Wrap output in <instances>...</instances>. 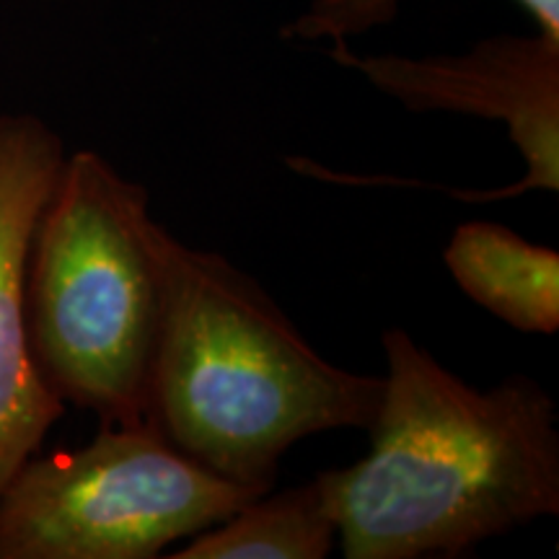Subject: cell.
<instances>
[{
  "label": "cell",
  "mask_w": 559,
  "mask_h": 559,
  "mask_svg": "<svg viewBox=\"0 0 559 559\" xmlns=\"http://www.w3.org/2000/svg\"><path fill=\"white\" fill-rule=\"evenodd\" d=\"M386 376L368 456L317 474L347 559L464 557L559 513L557 402L531 376L479 389L409 332L381 337Z\"/></svg>",
  "instance_id": "1"
},
{
  "label": "cell",
  "mask_w": 559,
  "mask_h": 559,
  "mask_svg": "<svg viewBox=\"0 0 559 559\" xmlns=\"http://www.w3.org/2000/svg\"><path fill=\"white\" fill-rule=\"evenodd\" d=\"M160 324L145 419L181 453L262 495L298 440L368 430L383 376L326 360L267 290L160 223Z\"/></svg>",
  "instance_id": "2"
},
{
  "label": "cell",
  "mask_w": 559,
  "mask_h": 559,
  "mask_svg": "<svg viewBox=\"0 0 559 559\" xmlns=\"http://www.w3.org/2000/svg\"><path fill=\"white\" fill-rule=\"evenodd\" d=\"M151 192L99 151L66 153L26 260L32 358L58 400L99 425L145 423L160 324Z\"/></svg>",
  "instance_id": "3"
},
{
  "label": "cell",
  "mask_w": 559,
  "mask_h": 559,
  "mask_svg": "<svg viewBox=\"0 0 559 559\" xmlns=\"http://www.w3.org/2000/svg\"><path fill=\"white\" fill-rule=\"evenodd\" d=\"M257 492L223 479L153 425H102L86 445L34 456L0 492V559H153Z\"/></svg>",
  "instance_id": "4"
},
{
  "label": "cell",
  "mask_w": 559,
  "mask_h": 559,
  "mask_svg": "<svg viewBox=\"0 0 559 559\" xmlns=\"http://www.w3.org/2000/svg\"><path fill=\"white\" fill-rule=\"evenodd\" d=\"M330 58L355 70L383 96L409 111L481 117L506 124L526 174L495 190H449L461 202L515 200L528 192H559V39L489 37L461 55H358L349 41Z\"/></svg>",
  "instance_id": "5"
},
{
  "label": "cell",
  "mask_w": 559,
  "mask_h": 559,
  "mask_svg": "<svg viewBox=\"0 0 559 559\" xmlns=\"http://www.w3.org/2000/svg\"><path fill=\"white\" fill-rule=\"evenodd\" d=\"M66 145L34 115H0V492L66 412L41 381L26 326V260Z\"/></svg>",
  "instance_id": "6"
},
{
  "label": "cell",
  "mask_w": 559,
  "mask_h": 559,
  "mask_svg": "<svg viewBox=\"0 0 559 559\" xmlns=\"http://www.w3.org/2000/svg\"><path fill=\"white\" fill-rule=\"evenodd\" d=\"M453 283L479 309L523 334L559 332V254L492 221H466L443 249Z\"/></svg>",
  "instance_id": "7"
},
{
  "label": "cell",
  "mask_w": 559,
  "mask_h": 559,
  "mask_svg": "<svg viewBox=\"0 0 559 559\" xmlns=\"http://www.w3.org/2000/svg\"><path fill=\"white\" fill-rule=\"evenodd\" d=\"M337 542L332 510L317 477L267 489L226 521L190 536L174 559H324Z\"/></svg>",
  "instance_id": "8"
},
{
  "label": "cell",
  "mask_w": 559,
  "mask_h": 559,
  "mask_svg": "<svg viewBox=\"0 0 559 559\" xmlns=\"http://www.w3.org/2000/svg\"><path fill=\"white\" fill-rule=\"evenodd\" d=\"M531 13L536 32L559 39V0H515ZM400 13V0H311L309 9L280 29L290 41H321L342 45L376 26H386Z\"/></svg>",
  "instance_id": "9"
}]
</instances>
